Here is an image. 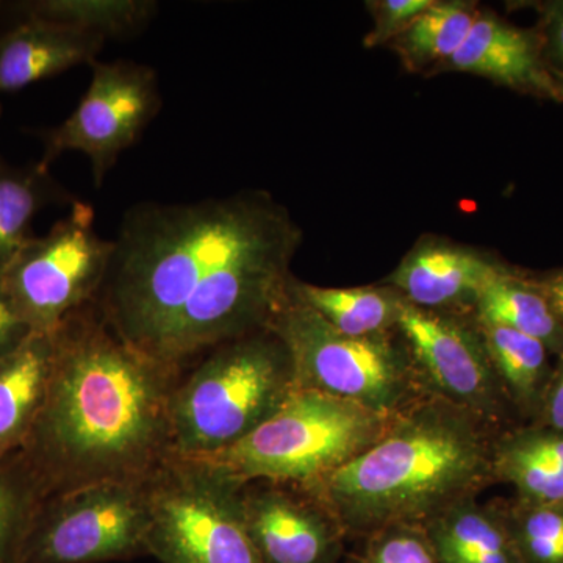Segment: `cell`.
<instances>
[{"label": "cell", "instance_id": "1", "mask_svg": "<svg viewBox=\"0 0 563 563\" xmlns=\"http://www.w3.org/2000/svg\"><path fill=\"white\" fill-rule=\"evenodd\" d=\"M301 243L261 191L125 211L95 299L133 346L184 372L211 347L268 329L291 295Z\"/></svg>", "mask_w": 563, "mask_h": 563}, {"label": "cell", "instance_id": "2", "mask_svg": "<svg viewBox=\"0 0 563 563\" xmlns=\"http://www.w3.org/2000/svg\"><path fill=\"white\" fill-rule=\"evenodd\" d=\"M49 384L22 443L44 499L101 483H146L173 455L181 369L133 346L92 301L52 333Z\"/></svg>", "mask_w": 563, "mask_h": 563}, {"label": "cell", "instance_id": "3", "mask_svg": "<svg viewBox=\"0 0 563 563\" xmlns=\"http://www.w3.org/2000/svg\"><path fill=\"white\" fill-rule=\"evenodd\" d=\"M484 422L439 396L418 398L368 450L301 490L346 536L424 526L495 479Z\"/></svg>", "mask_w": 563, "mask_h": 563}, {"label": "cell", "instance_id": "4", "mask_svg": "<svg viewBox=\"0 0 563 563\" xmlns=\"http://www.w3.org/2000/svg\"><path fill=\"white\" fill-rule=\"evenodd\" d=\"M195 362L172 401L173 454L180 457L240 442L296 390L290 352L269 329L218 344Z\"/></svg>", "mask_w": 563, "mask_h": 563}, {"label": "cell", "instance_id": "5", "mask_svg": "<svg viewBox=\"0 0 563 563\" xmlns=\"http://www.w3.org/2000/svg\"><path fill=\"white\" fill-rule=\"evenodd\" d=\"M398 415V413H396ZM324 393L298 388L240 442L201 461L240 484L303 488L376 443L393 418Z\"/></svg>", "mask_w": 563, "mask_h": 563}, {"label": "cell", "instance_id": "6", "mask_svg": "<svg viewBox=\"0 0 563 563\" xmlns=\"http://www.w3.org/2000/svg\"><path fill=\"white\" fill-rule=\"evenodd\" d=\"M268 329L290 352L298 388L324 393L387 417L418 399L422 385L413 361L387 333L344 335L292 291Z\"/></svg>", "mask_w": 563, "mask_h": 563}, {"label": "cell", "instance_id": "7", "mask_svg": "<svg viewBox=\"0 0 563 563\" xmlns=\"http://www.w3.org/2000/svg\"><path fill=\"white\" fill-rule=\"evenodd\" d=\"M243 484L172 455L147 481L146 553L162 563H262L242 514Z\"/></svg>", "mask_w": 563, "mask_h": 563}, {"label": "cell", "instance_id": "8", "mask_svg": "<svg viewBox=\"0 0 563 563\" xmlns=\"http://www.w3.org/2000/svg\"><path fill=\"white\" fill-rule=\"evenodd\" d=\"M113 240L99 235L90 203H70L44 236H31L0 268V284L29 332L52 335L62 322L98 298Z\"/></svg>", "mask_w": 563, "mask_h": 563}, {"label": "cell", "instance_id": "9", "mask_svg": "<svg viewBox=\"0 0 563 563\" xmlns=\"http://www.w3.org/2000/svg\"><path fill=\"white\" fill-rule=\"evenodd\" d=\"M146 483H101L41 504L21 563H103L146 555Z\"/></svg>", "mask_w": 563, "mask_h": 563}, {"label": "cell", "instance_id": "10", "mask_svg": "<svg viewBox=\"0 0 563 563\" xmlns=\"http://www.w3.org/2000/svg\"><path fill=\"white\" fill-rule=\"evenodd\" d=\"M91 81L73 113L57 128L41 133V168L66 152H80L90 161L95 187H102L122 152L162 110L157 73L131 60L91 63Z\"/></svg>", "mask_w": 563, "mask_h": 563}, {"label": "cell", "instance_id": "11", "mask_svg": "<svg viewBox=\"0 0 563 563\" xmlns=\"http://www.w3.org/2000/svg\"><path fill=\"white\" fill-rule=\"evenodd\" d=\"M398 328L426 390L484 421L498 412L503 384L481 332L409 302L404 303Z\"/></svg>", "mask_w": 563, "mask_h": 563}, {"label": "cell", "instance_id": "12", "mask_svg": "<svg viewBox=\"0 0 563 563\" xmlns=\"http://www.w3.org/2000/svg\"><path fill=\"white\" fill-rule=\"evenodd\" d=\"M244 528L262 563H340L344 537L324 507L284 484H244Z\"/></svg>", "mask_w": 563, "mask_h": 563}, {"label": "cell", "instance_id": "13", "mask_svg": "<svg viewBox=\"0 0 563 563\" xmlns=\"http://www.w3.org/2000/svg\"><path fill=\"white\" fill-rule=\"evenodd\" d=\"M107 38L46 18L29 16L0 38V95L98 60Z\"/></svg>", "mask_w": 563, "mask_h": 563}, {"label": "cell", "instance_id": "14", "mask_svg": "<svg viewBox=\"0 0 563 563\" xmlns=\"http://www.w3.org/2000/svg\"><path fill=\"white\" fill-rule=\"evenodd\" d=\"M503 269L473 252L451 246H422L393 274L391 282L407 302L431 310L474 303Z\"/></svg>", "mask_w": 563, "mask_h": 563}, {"label": "cell", "instance_id": "15", "mask_svg": "<svg viewBox=\"0 0 563 563\" xmlns=\"http://www.w3.org/2000/svg\"><path fill=\"white\" fill-rule=\"evenodd\" d=\"M54 340L31 332L0 355V461L21 450L49 384Z\"/></svg>", "mask_w": 563, "mask_h": 563}, {"label": "cell", "instance_id": "16", "mask_svg": "<svg viewBox=\"0 0 563 563\" xmlns=\"http://www.w3.org/2000/svg\"><path fill=\"white\" fill-rule=\"evenodd\" d=\"M448 63L451 68L510 87L558 92L540 65L531 38L495 18L477 16L465 43Z\"/></svg>", "mask_w": 563, "mask_h": 563}, {"label": "cell", "instance_id": "17", "mask_svg": "<svg viewBox=\"0 0 563 563\" xmlns=\"http://www.w3.org/2000/svg\"><path fill=\"white\" fill-rule=\"evenodd\" d=\"M493 477L512 484L520 503L563 506V432L528 429L493 443Z\"/></svg>", "mask_w": 563, "mask_h": 563}, {"label": "cell", "instance_id": "18", "mask_svg": "<svg viewBox=\"0 0 563 563\" xmlns=\"http://www.w3.org/2000/svg\"><path fill=\"white\" fill-rule=\"evenodd\" d=\"M442 563H521L503 510L468 498L424 525Z\"/></svg>", "mask_w": 563, "mask_h": 563}, {"label": "cell", "instance_id": "19", "mask_svg": "<svg viewBox=\"0 0 563 563\" xmlns=\"http://www.w3.org/2000/svg\"><path fill=\"white\" fill-rule=\"evenodd\" d=\"M291 291L335 331L350 336L385 335L398 325L407 302L393 288H325L292 280Z\"/></svg>", "mask_w": 563, "mask_h": 563}, {"label": "cell", "instance_id": "20", "mask_svg": "<svg viewBox=\"0 0 563 563\" xmlns=\"http://www.w3.org/2000/svg\"><path fill=\"white\" fill-rule=\"evenodd\" d=\"M76 199L51 176L49 169L14 166L0 155V268L31 239L29 228L40 210Z\"/></svg>", "mask_w": 563, "mask_h": 563}, {"label": "cell", "instance_id": "21", "mask_svg": "<svg viewBox=\"0 0 563 563\" xmlns=\"http://www.w3.org/2000/svg\"><path fill=\"white\" fill-rule=\"evenodd\" d=\"M481 322L504 325L540 340L550 351L563 352V325L543 292L499 273L477 295Z\"/></svg>", "mask_w": 563, "mask_h": 563}, {"label": "cell", "instance_id": "22", "mask_svg": "<svg viewBox=\"0 0 563 563\" xmlns=\"http://www.w3.org/2000/svg\"><path fill=\"white\" fill-rule=\"evenodd\" d=\"M22 13L63 22L103 38H125L146 27L157 10L150 0H38L22 3Z\"/></svg>", "mask_w": 563, "mask_h": 563}, {"label": "cell", "instance_id": "23", "mask_svg": "<svg viewBox=\"0 0 563 563\" xmlns=\"http://www.w3.org/2000/svg\"><path fill=\"white\" fill-rule=\"evenodd\" d=\"M479 332L504 387L520 402L536 401L547 379L550 350L540 340L504 325L481 322Z\"/></svg>", "mask_w": 563, "mask_h": 563}, {"label": "cell", "instance_id": "24", "mask_svg": "<svg viewBox=\"0 0 563 563\" xmlns=\"http://www.w3.org/2000/svg\"><path fill=\"white\" fill-rule=\"evenodd\" d=\"M38 481L20 453L0 461V563H21L41 504Z\"/></svg>", "mask_w": 563, "mask_h": 563}, {"label": "cell", "instance_id": "25", "mask_svg": "<svg viewBox=\"0 0 563 563\" xmlns=\"http://www.w3.org/2000/svg\"><path fill=\"white\" fill-rule=\"evenodd\" d=\"M476 18L461 3L433 2L407 29L404 51L418 63L450 62L465 43Z\"/></svg>", "mask_w": 563, "mask_h": 563}, {"label": "cell", "instance_id": "26", "mask_svg": "<svg viewBox=\"0 0 563 563\" xmlns=\"http://www.w3.org/2000/svg\"><path fill=\"white\" fill-rule=\"evenodd\" d=\"M503 514L521 563H563V506L518 501Z\"/></svg>", "mask_w": 563, "mask_h": 563}, {"label": "cell", "instance_id": "27", "mask_svg": "<svg viewBox=\"0 0 563 563\" xmlns=\"http://www.w3.org/2000/svg\"><path fill=\"white\" fill-rule=\"evenodd\" d=\"M363 563H442L421 525H393L372 533Z\"/></svg>", "mask_w": 563, "mask_h": 563}, {"label": "cell", "instance_id": "28", "mask_svg": "<svg viewBox=\"0 0 563 563\" xmlns=\"http://www.w3.org/2000/svg\"><path fill=\"white\" fill-rule=\"evenodd\" d=\"M433 5L432 0H387L380 7L377 36L387 38L393 33L409 29L410 24Z\"/></svg>", "mask_w": 563, "mask_h": 563}, {"label": "cell", "instance_id": "29", "mask_svg": "<svg viewBox=\"0 0 563 563\" xmlns=\"http://www.w3.org/2000/svg\"><path fill=\"white\" fill-rule=\"evenodd\" d=\"M29 333L31 332L14 312L13 306L0 284V355L13 350Z\"/></svg>", "mask_w": 563, "mask_h": 563}, {"label": "cell", "instance_id": "30", "mask_svg": "<svg viewBox=\"0 0 563 563\" xmlns=\"http://www.w3.org/2000/svg\"><path fill=\"white\" fill-rule=\"evenodd\" d=\"M547 428L563 432V361L544 399Z\"/></svg>", "mask_w": 563, "mask_h": 563}, {"label": "cell", "instance_id": "31", "mask_svg": "<svg viewBox=\"0 0 563 563\" xmlns=\"http://www.w3.org/2000/svg\"><path fill=\"white\" fill-rule=\"evenodd\" d=\"M542 292L563 325V273L548 282Z\"/></svg>", "mask_w": 563, "mask_h": 563}, {"label": "cell", "instance_id": "32", "mask_svg": "<svg viewBox=\"0 0 563 563\" xmlns=\"http://www.w3.org/2000/svg\"><path fill=\"white\" fill-rule=\"evenodd\" d=\"M551 44L558 60L563 66V5L559 7L551 20Z\"/></svg>", "mask_w": 563, "mask_h": 563}, {"label": "cell", "instance_id": "33", "mask_svg": "<svg viewBox=\"0 0 563 563\" xmlns=\"http://www.w3.org/2000/svg\"><path fill=\"white\" fill-rule=\"evenodd\" d=\"M340 563H363L362 558H347L346 561Z\"/></svg>", "mask_w": 563, "mask_h": 563}]
</instances>
